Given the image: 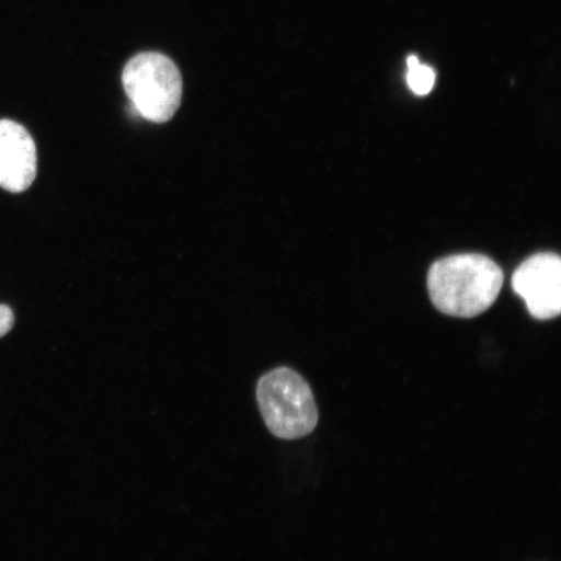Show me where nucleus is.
<instances>
[{
	"label": "nucleus",
	"mask_w": 561,
	"mask_h": 561,
	"mask_svg": "<svg viewBox=\"0 0 561 561\" xmlns=\"http://www.w3.org/2000/svg\"><path fill=\"white\" fill-rule=\"evenodd\" d=\"M501 266L481 254L440 259L427 275L434 307L454 318L472 319L489 310L502 290Z\"/></svg>",
	"instance_id": "1"
},
{
	"label": "nucleus",
	"mask_w": 561,
	"mask_h": 561,
	"mask_svg": "<svg viewBox=\"0 0 561 561\" xmlns=\"http://www.w3.org/2000/svg\"><path fill=\"white\" fill-rule=\"evenodd\" d=\"M259 409L273 436L298 439L314 431L318 407L310 385L290 368H277L261 378L256 388Z\"/></svg>",
	"instance_id": "2"
},
{
	"label": "nucleus",
	"mask_w": 561,
	"mask_h": 561,
	"mask_svg": "<svg viewBox=\"0 0 561 561\" xmlns=\"http://www.w3.org/2000/svg\"><path fill=\"white\" fill-rule=\"evenodd\" d=\"M123 87L133 107L151 123L170 122L180 107L182 77L164 55L144 53L131 58L124 68Z\"/></svg>",
	"instance_id": "3"
},
{
	"label": "nucleus",
	"mask_w": 561,
	"mask_h": 561,
	"mask_svg": "<svg viewBox=\"0 0 561 561\" xmlns=\"http://www.w3.org/2000/svg\"><path fill=\"white\" fill-rule=\"evenodd\" d=\"M512 286L537 320H551L561 312V259L552 252H541L518 266Z\"/></svg>",
	"instance_id": "4"
},
{
	"label": "nucleus",
	"mask_w": 561,
	"mask_h": 561,
	"mask_svg": "<svg viewBox=\"0 0 561 561\" xmlns=\"http://www.w3.org/2000/svg\"><path fill=\"white\" fill-rule=\"evenodd\" d=\"M37 175V149L23 125L0 121V187L23 193Z\"/></svg>",
	"instance_id": "5"
},
{
	"label": "nucleus",
	"mask_w": 561,
	"mask_h": 561,
	"mask_svg": "<svg viewBox=\"0 0 561 561\" xmlns=\"http://www.w3.org/2000/svg\"><path fill=\"white\" fill-rule=\"evenodd\" d=\"M405 80L410 89L416 95L424 96L431 93L436 83V72L430 66L421 65L416 55L409 56L407 59Z\"/></svg>",
	"instance_id": "6"
},
{
	"label": "nucleus",
	"mask_w": 561,
	"mask_h": 561,
	"mask_svg": "<svg viewBox=\"0 0 561 561\" xmlns=\"http://www.w3.org/2000/svg\"><path fill=\"white\" fill-rule=\"evenodd\" d=\"M13 312L10 307L0 305V339L9 333L13 327Z\"/></svg>",
	"instance_id": "7"
}]
</instances>
